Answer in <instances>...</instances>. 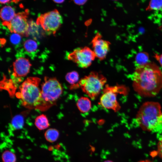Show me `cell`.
I'll return each instance as SVG.
<instances>
[{"label": "cell", "instance_id": "277c9868", "mask_svg": "<svg viewBox=\"0 0 162 162\" xmlns=\"http://www.w3.org/2000/svg\"><path fill=\"white\" fill-rule=\"evenodd\" d=\"M41 86V101L38 110L44 111L55 104L62 94L63 89L55 77H45Z\"/></svg>", "mask_w": 162, "mask_h": 162}, {"label": "cell", "instance_id": "4316f807", "mask_svg": "<svg viewBox=\"0 0 162 162\" xmlns=\"http://www.w3.org/2000/svg\"><path fill=\"white\" fill-rule=\"evenodd\" d=\"M53 1L56 3H61L64 2V0H53Z\"/></svg>", "mask_w": 162, "mask_h": 162}, {"label": "cell", "instance_id": "9a60e30c", "mask_svg": "<svg viewBox=\"0 0 162 162\" xmlns=\"http://www.w3.org/2000/svg\"><path fill=\"white\" fill-rule=\"evenodd\" d=\"M79 75L76 71H74L68 73L65 75V79L70 84L72 85V88H77L79 80Z\"/></svg>", "mask_w": 162, "mask_h": 162}, {"label": "cell", "instance_id": "6da1fadb", "mask_svg": "<svg viewBox=\"0 0 162 162\" xmlns=\"http://www.w3.org/2000/svg\"><path fill=\"white\" fill-rule=\"evenodd\" d=\"M134 91L144 97L157 95L162 88V71L155 63L149 62L136 67L132 77Z\"/></svg>", "mask_w": 162, "mask_h": 162}, {"label": "cell", "instance_id": "7a4b0ae2", "mask_svg": "<svg viewBox=\"0 0 162 162\" xmlns=\"http://www.w3.org/2000/svg\"><path fill=\"white\" fill-rule=\"evenodd\" d=\"M136 119L139 126L144 130H154L162 123V110L160 104L155 101H147L140 106Z\"/></svg>", "mask_w": 162, "mask_h": 162}, {"label": "cell", "instance_id": "5bb4252c", "mask_svg": "<svg viewBox=\"0 0 162 162\" xmlns=\"http://www.w3.org/2000/svg\"><path fill=\"white\" fill-rule=\"evenodd\" d=\"M34 124L37 128L40 130L46 129L50 126L47 117L44 114L40 115L36 118Z\"/></svg>", "mask_w": 162, "mask_h": 162}, {"label": "cell", "instance_id": "2e32d148", "mask_svg": "<svg viewBox=\"0 0 162 162\" xmlns=\"http://www.w3.org/2000/svg\"><path fill=\"white\" fill-rule=\"evenodd\" d=\"M148 54L145 52H141L138 53L135 59V62L136 67L145 64L149 62Z\"/></svg>", "mask_w": 162, "mask_h": 162}, {"label": "cell", "instance_id": "ac0fdd59", "mask_svg": "<svg viewBox=\"0 0 162 162\" xmlns=\"http://www.w3.org/2000/svg\"><path fill=\"white\" fill-rule=\"evenodd\" d=\"M59 136L58 131L56 129L50 128L47 130L44 134V136L46 140L50 142L56 141Z\"/></svg>", "mask_w": 162, "mask_h": 162}, {"label": "cell", "instance_id": "f1b7e54d", "mask_svg": "<svg viewBox=\"0 0 162 162\" xmlns=\"http://www.w3.org/2000/svg\"><path fill=\"white\" fill-rule=\"evenodd\" d=\"M104 162H113V161L109 160H106L104 161Z\"/></svg>", "mask_w": 162, "mask_h": 162}, {"label": "cell", "instance_id": "603a6c76", "mask_svg": "<svg viewBox=\"0 0 162 162\" xmlns=\"http://www.w3.org/2000/svg\"><path fill=\"white\" fill-rule=\"evenodd\" d=\"M154 57L162 67V54H159L157 53H154Z\"/></svg>", "mask_w": 162, "mask_h": 162}, {"label": "cell", "instance_id": "83f0119b", "mask_svg": "<svg viewBox=\"0 0 162 162\" xmlns=\"http://www.w3.org/2000/svg\"><path fill=\"white\" fill-rule=\"evenodd\" d=\"M138 162H153L149 160H141Z\"/></svg>", "mask_w": 162, "mask_h": 162}, {"label": "cell", "instance_id": "d6986e66", "mask_svg": "<svg viewBox=\"0 0 162 162\" xmlns=\"http://www.w3.org/2000/svg\"><path fill=\"white\" fill-rule=\"evenodd\" d=\"M24 47L27 52L30 53H34L37 50L38 44L35 41L29 39L25 41Z\"/></svg>", "mask_w": 162, "mask_h": 162}, {"label": "cell", "instance_id": "7402d4cb", "mask_svg": "<svg viewBox=\"0 0 162 162\" xmlns=\"http://www.w3.org/2000/svg\"><path fill=\"white\" fill-rule=\"evenodd\" d=\"M21 39V37L20 35L14 33L12 34L10 37V42L13 44H17L20 42Z\"/></svg>", "mask_w": 162, "mask_h": 162}, {"label": "cell", "instance_id": "52a82bcc", "mask_svg": "<svg viewBox=\"0 0 162 162\" xmlns=\"http://www.w3.org/2000/svg\"><path fill=\"white\" fill-rule=\"evenodd\" d=\"M62 22V17L56 9L41 14L36 21L37 25L48 34H55Z\"/></svg>", "mask_w": 162, "mask_h": 162}, {"label": "cell", "instance_id": "d4e9b609", "mask_svg": "<svg viewBox=\"0 0 162 162\" xmlns=\"http://www.w3.org/2000/svg\"><path fill=\"white\" fill-rule=\"evenodd\" d=\"M74 3L77 5H82L84 4L87 2L86 0H74Z\"/></svg>", "mask_w": 162, "mask_h": 162}, {"label": "cell", "instance_id": "ffe728a7", "mask_svg": "<svg viewBox=\"0 0 162 162\" xmlns=\"http://www.w3.org/2000/svg\"><path fill=\"white\" fill-rule=\"evenodd\" d=\"M162 9V0L150 1L147 7L146 10H159Z\"/></svg>", "mask_w": 162, "mask_h": 162}, {"label": "cell", "instance_id": "3957f363", "mask_svg": "<svg viewBox=\"0 0 162 162\" xmlns=\"http://www.w3.org/2000/svg\"><path fill=\"white\" fill-rule=\"evenodd\" d=\"M40 79L37 77H28L20 86L16 96L22 105L29 109H39L41 101Z\"/></svg>", "mask_w": 162, "mask_h": 162}, {"label": "cell", "instance_id": "7c38bea8", "mask_svg": "<svg viewBox=\"0 0 162 162\" xmlns=\"http://www.w3.org/2000/svg\"><path fill=\"white\" fill-rule=\"evenodd\" d=\"M15 10L10 6H5L1 10L0 17L2 24L10 22L16 15Z\"/></svg>", "mask_w": 162, "mask_h": 162}, {"label": "cell", "instance_id": "cb8c5ba5", "mask_svg": "<svg viewBox=\"0 0 162 162\" xmlns=\"http://www.w3.org/2000/svg\"><path fill=\"white\" fill-rule=\"evenodd\" d=\"M158 152L159 156L162 158V139L158 142Z\"/></svg>", "mask_w": 162, "mask_h": 162}, {"label": "cell", "instance_id": "e0dca14e", "mask_svg": "<svg viewBox=\"0 0 162 162\" xmlns=\"http://www.w3.org/2000/svg\"><path fill=\"white\" fill-rule=\"evenodd\" d=\"M24 115L22 113L15 116L12 118L11 122L12 127L15 129L21 128L24 124Z\"/></svg>", "mask_w": 162, "mask_h": 162}, {"label": "cell", "instance_id": "44dd1931", "mask_svg": "<svg viewBox=\"0 0 162 162\" xmlns=\"http://www.w3.org/2000/svg\"><path fill=\"white\" fill-rule=\"evenodd\" d=\"M2 159L3 162H16V157L14 154L9 150H6L2 153Z\"/></svg>", "mask_w": 162, "mask_h": 162}, {"label": "cell", "instance_id": "4fadbf2b", "mask_svg": "<svg viewBox=\"0 0 162 162\" xmlns=\"http://www.w3.org/2000/svg\"><path fill=\"white\" fill-rule=\"evenodd\" d=\"M77 106L82 113H86L89 111L91 107V103L90 99L86 97H81L77 101Z\"/></svg>", "mask_w": 162, "mask_h": 162}, {"label": "cell", "instance_id": "ba28073f", "mask_svg": "<svg viewBox=\"0 0 162 162\" xmlns=\"http://www.w3.org/2000/svg\"><path fill=\"white\" fill-rule=\"evenodd\" d=\"M95 57L93 51L87 46L76 48L69 53L67 57L68 60L82 68H86L90 66Z\"/></svg>", "mask_w": 162, "mask_h": 162}, {"label": "cell", "instance_id": "9c48e42d", "mask_svg": "<svg viewBox=\"0 0 162 162\" xmlns=\"http://www.w3.org/2000/svg\"><path fill=\"white\" fill-rule=\"evenodd\" d=\"M28 11H25L16 14L10 22L3 23L6 26L10 32L18 34L20 35L27 36L29 34V24L27 20Z\"/></svg>", "mask_w": 162, "mask_h": 162}, {"label": "cell", "instance_id": "30bf717a", "mask_svg": "<svg viewBox=\"0 0 162 162\" xmlns=\"http://www.w3.org/2000/svg\"><path fill=\"white\" fill-rule=\"evenodd\" d=\"M91 43L95 56L100 60L105 59L110 49V43L103 39L99 32L92 39Z\"/></svg>", "mask_w": 162, "mask_h": 162}, {"label": "cell", "instance_id": "8992f818", "mask_svg": "<svg viewBox=\"0 0 162 162\" xmlns=\"http://www.w3.org/2000/svg\"><path fill=\"white\" fill-rule=\"evenodd\" d=\"M127 88L122 86H110L106 85L100 100V104L103 107L112 110L115 112L119 110L120 106L117 100L118 94H125Z\"/></svg>", "mask_w": 162, "mask_h": 162}, {"label": "cell", "instance_id": "484cf974", "mask_svg": "<svg viewBox=\"0 0 162 162\" xmlns=\"http://www.w3.org/2000/svg\"><path fill=\"white\" fill-rule=\"evenodd\" d=\"M11 0H0V3L2 4H5L9 3L10 2H11Z\"/></svg>", "mask_w": 162, "mask_h": 162}, {"label": "cell", "instance_id": "5b68a950", "mask_svg": "<svg viewBox=\"0 0 162 162\" xmlns=\"http://www.w3.org/2000/svg\"><path fill=\"white\" fill-rule=\"evenodd\" d=\"M106 77L97 72H92L80 80L78 83L82 90L94 99L100 94L106 82Z\"/></svg>", "mask_w": 162, "mask_h": 162}, {"label": "cell", "instance_id": "8fae6325", "mask_svg": "<svg viewBox=\"0 0 162 162\" xmlns=\"http://www.w3.org/2000/svg\"><path fill=\"white\" fill-rule=\"evenodd\" d=\"M31 65L28 59L23 57L18 58L13 63V75L16 78L25 77L29 73Z\"/></svg>", "mask_w": 162, "mask_h": 162}]
</instances>
